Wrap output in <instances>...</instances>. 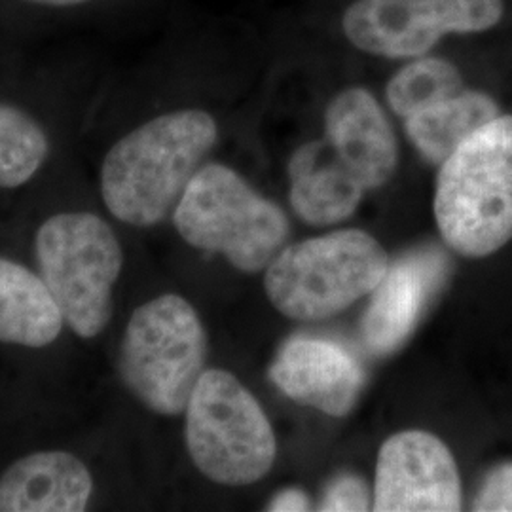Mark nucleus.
Here are the masks:
<instances>
[{"label": "nucleus", "mask_w": 512, "mask_h": 512, "mask_svg": "<svg viewBox=\"0 0 512 512\" xmlns=\"http://www.w3.org/2000/svg\"><path fill=\"white\" fill-rule=\"evenodd\" d=\"M217 139L215 118L198 109L167 112L129 131L101 164V198L110 215L135 228L173 217Z\"/></svg>", "instance_id": "1"}, {"label": "nucleus", "mask_w": 512, "mask_h": 512, "mask_svg": "<svg viewBox=\"0 0 512 512\" xmlns=\"http://www.w3.org/2000/svg\"><path fill=\"white\" fill-rule=\"evenodd\" d=\"M435 219L459 255H494L512 239V114L475 131L440 165Z\"/></svg>", "instance_id": "2"}, {"label": "nucleus", "mask_w": 512, "mask_h": 512, "mask_svg": "<svg viewBox=\"0 0 512 512\" xmlns=\"http://www.w3.org/2000/svg\"><path fill=\"white\" fill-rule=\"evenodd\" d=\"M207 332L194 306L162 294L131 313L118 351L129 393L158 416H181L207 363Z\"/></svg>", "instance_id": "3"}, {"label": "nucleus", "mask_w": 512, "mask_h": 512, "mask_svg": "<svg viewBox=\"0 0 512 512\" xmlns=\"http://www.w3.org/2000/svg\"><path fill=\"white\" fill-rule=\"evenodd\" d=\"M38 272L63 321L82 340L97 338L114 313L124 253L109 222L95 213H59L35 236Z\"/></svg>", "instance_id": "4"}, {"label": "nucleus", "mask_w": 512, "mask_h": 512, "mask_svg": "<svg viewBox=\"0 0 512 512\" xmlns=\"http://www.w3.org/2000/svg\"><path fill=\"white\" fill-rule=\"evenodd\" d=\"M389 268L384 247L363 230H340L283 247L268 264L270 302L296 321L329 319L374 293Z\"/></svg>", "instance_id": "5"}, {"label": "nucleus", "mask_w": 512, "mask_h": 512, "mask_svg": "<svg viewBox=\"0 0 512 512\" xmlns=\"http://www.w3.org/2000/svg\"><path fill=\"white\" fill-rule=\"evenodd\" d=\"M173 222L188 245L219 253L245 274L266 270L289 238L281 207L222 164L202 165L175 207Z\"/></svg>", "instance_id": "6"}, {"label": "nucleus", "mask_w": 512, "mask_h": 512, "mask_svg": "<svg viewBox=\"0 0 512 512\" xmlns=\"http://www.w3.org/2000/svg\"><path fill=\"white\" fill-rule=\"evenodd\" d=\"M186 416V448L196 469L220 486H249L270 473L274 429L253 393L226 370H205Z\"/></svg>", "instance_id": "7"}, {"label": "nucleus", "mask_w": 512, "mask_h": 512, "mask_svg": "<svg viewBox=\"0 0 512 512\" xmlns=\"http://www.w3.org/2000/svg\"><path fill=\"white\" fill-rule=\"evenodd\" d=\"M503 0H355L344 14L353 46L380 57H420L450 33L492 29Z\"/></svg>", "instance_id": "8"}, {"label": "nucleus", "mask_w": 512, "mask_h": 512, "mask_svg": "<svg viewBox=\"0 0 512 512\" xmlns=\"http://www.w3.org/2000/svg\"><path fill=\"white\" fill-rule=\"evenodd\" d=\"M372 511H461L458 465L448 446L427 431H401L378 454Z\"/></svg>", "instance_id": "9"}, {"label": "nucleus", "mask_w": 512, "mask_h": 512, "mask_svg": "<svg viewBox=\"0 0 512 512\" xmlns=\"http://www.w3.org/2000/svg\"><path fill=\"white\" fill-rule=\"evenodd\" d=\"M448 275V258L439 249H418L389 262L374 289L361 323L363 344L372 355H389L403 346L420 323L429 300Z\"/></svg>", "instance_id": "10"}, {"label": "nucleus", "mask_w": 512, "mask_h": 512, "mask_svg": "<svg viewBox=\"0 0 512 512\" xmlns=\"http://www.w3.org/2000/svg\"><path fill=\"white\" fill-rule=\"evenodd\" d=\"M270 380L294 403L342 418L359 401L365 372L359 361L338 344L300 336L279 349L270 366Z\"/></svg>", "instance_id": "11"}, {"label": "nucleus", "mask_w": 512, "mask_h": 512, "mask_svg": "<svg viewBox=\"0 0 512 512\" xmlns=\"http://www.w3.org/2000/svg\"><path fill=\"white\" fill-rule=\"evenodd\" d=\"M325 133L330 147L365 190L380 188L393 177L399 164V147L372 93L363 88L338 93L325 112Z\"/></svg>", "instance_id": "12"}, {"label": "nucleus", "mask_w": 512, "mask_h": 512, "mask_svg": "<svg viewBox=\"0 0 512 512\" xmlns=\"http://www.w3.org/2000/svg\"><path fill=\"white\" fill-rule=\"evenodd\" d=\"M92 495L90 469L63 450L29 454L0 476V512H82Z\"/></svg>", "instance_id": "13"}, {"label": "nucleus", "mask_w": 512, "mask_h": 512, "mask_svg": "<svg viewBox=\"0 0 512 512\" xmlns=\"http://www.w3.org/2000/svg\"><path fill=\"white\" fill-rule=\"evenodd\" d=\"M291 205L311 226H330L349 219L363 200L365 188L329 141H311L289 162Z\"/></svg>", "instance_id": "14"}, {"label": "nucleus", "mask_w": 512, "mask_h": 512, "mask_svg": "<svg viewBox=\"0 0 512 512\" xmlns=\"http://www.w3.org/2000/svg\"><path fill=\"white\" fill-rule=\"evenodd\" d=\"M63 325V315L42 277L0 256V344L48 348Z\"/></svg>", "instance_id": "15"}, {"label": "nucleus", "mask_w": 512, "mask_h": 512, "mask_svg": "<svg viewBox=\"0 0 512 512\" xmlns=\"http://www.w3.org/2000/svg\"><path fill=\"white\" fill-rule=\"evenodd\" d=\"M501 116L488 93L463 90L437 105L418 110L406 120V135L421 156L442 165L475 131Z\"/></svg>", "instance_id": "16"}, {"label": "nucleus", "mask_w": 512, "mask_h": 512, "mask_svg": "<svg viewBox=\"0 0 512 512\" xmlns=\"http://www.w3.org/2000/svg\"><path fill=\"white\" fill-rule=\"evenodd\" d=\"M50 152L46 131L27 112L0 103V190L29 183Z\"/></svg>", "instance_id": "17"}, {"label": "nucleus", "mask_w": 512, "mask_h": 512, "mask_svg": "<svg viewBox=\"0 0 512 512\" xmlns=\"http://www.w3.org/2000/svg\"><path fill=\"white\" fill-rule=\"evenodd\" d=\"M463 90V76L450 61L421 57L404 65L389 80L385 95L393 112L408 118L410 114L437 105Z\"/></svg>", "instance_id": "18"}, {"label": "nucleus", "mask_w": 512, "mask_h": 512, "mask_svg": "<svg viewBox=\"0 0 512 512\" xmlns=\"http://www.w3.org/2000/svg\"><path fill=\"white\" fill-rule=\"evenodd\" d=\"M374 495L368 492L365 480L355 475H342L330 482L321 499V511H370Z\"/></svg>", "instance_id": "19"}, {"label": "nucleus", "mask_w": 512, "mask_h": 512, "mask_svg": "<svg viewBox=\"0 0 512 512\" xmlns=\"http://www.w3.org/2000/svg\"><path fill=\"white\" fill-rule=\"evenodd\" d=\"M473 511L512 512V461L494 467L480 486Z\"/></svg>", "instance_id": "20"}, {"label": "nucleus", "mask_w": 512, "mask_h": 512, "mask_svg": "<svg viewBox=\"0 0 512 512\" xmlns=\"http://www.w3.org/2000/svg\"><path fill=\"white\" fill-rule=\"evenodd\" d=\"M310 497L304 494L302 490H285L279 495H275L268 507V511L275 512H298L310 511Z\"/></svg>", "instance_id": "21"}, {"label": "nucleus", "mask_w": 512, "mask_h": 512, "mask_svg": "<svg viewBox=\"0 0 512 512\" xmlns=\"http://www.w3.org/2000/svg\"><path fill=\"white\" fill-rule=\"evenodd\" d=\"M29 4H38V6H52V8H69V6H78L90 0H23Z\"/></svg>", "instance_id": "22"}]
</instances>
